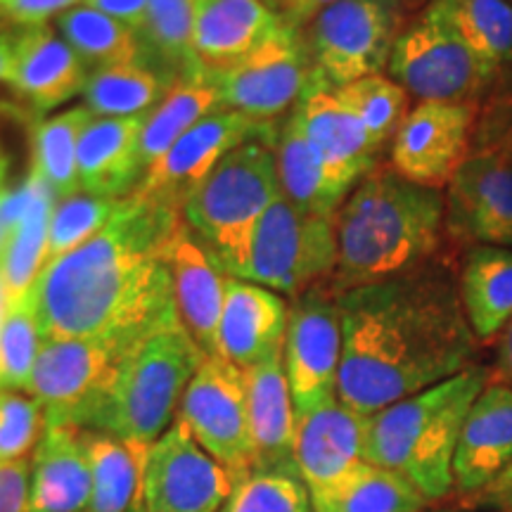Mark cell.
<instances>
[{"instance_id": "1", "label": "cell", "mask_w": 512, "mask_h": 512, "mask_svg": "<svg viewBox=\"0 0 512 512\" xmlns=\"http://www.w3.org/2000/svg\"><path fill=\"white\" fill-rule=\"evenodd\" d=\"M342 366L337 399L366 415L475 366L479 342L446 256L337 294Z\"/></svg>"}, {"instance_id": "2", "label": "cell", "mask_w": 512, "mask_h": 512, "mask_svg": "<svg viewBox=\"0 0 512 512\" xmlns=\"http://www.w3.org/2000/svg\"><path fill=\"white\" fill-rule=\"evenodd\" d=\"M185 226L181 207L124 197L107 226L38 275L29 304L43 339L138 342L178 320L169 249Z\"/></svg>"}, {"instance_id": "3", "label": "cell", "mask_w": 512, "mask_h": 512, "mask_svg": "<svg viewBox=\"0 0 512 512\" xmlns=\"http://www.w3.org/2000/svg\"><path fill=\"white\" fill-rule=\"evenodd\" d=\"M335 238V294L415 271L439 259L448 242L446 190L377 164L337 209Z\"/></svg>"}, {"instance_id": "4", "label": "cell", "mask_w": 512, "mask_h": 512, "mask_svg": "<svg viewBox=\"0 0 512 512\" xmlns=\"http://www.w3.org/2000/svg\"><path fill=\"white\" fill-rule=\"evenodd\" d=\"M489 382V368L472 366L370 415L363 458L411 482L427 503L444 501L465 418Z\"/></svg>"}, {"instance_id": "5", "label": "cell", "mask_w": 512, "mask_h": 512, "mask_svg": "<svg viewBox=\"0 0 512 512\" xmlns=\"http://www.w3.org/2000/svg\"><path fill=\"white\" fill-rule=\"evenodd\" d=\"M204 358L181 320L140 337L121 358L88 430L152 446L174 425L185 389Z\"/></svg>"}, {"instance_id": "6", "label": "cell", "mask_w": 512, "mask_h": 512, "mask_svg": "<svg viewBox=\"0 0 512 512\" xmlns=\"http://www.w3.org/2000/svg\"><path fill=\"white\" fill-rule=\"evenodd\" d=\"M280 195L273 145L252 140L211 171L185 204L183 216L190 233L226 278L242 280L254 230Z\"/></svg>"}, {"instance_id": "7", "label": "cell", "mask_w": 512, "mask_h": 512, "mask_svg": "<svg viewBox=\"0 0 512 512\" xmlns=\"http://www.w3.org/2000/svg\"><path fill=\"white\" fill-rule=\"evenodd\" d=\"M406 0H337L302 29L313 72L342 88L382 74L406 27Z\"/></svg>"}, {"instance_id": "8", "label": "cell", "mask_w": 512, "mask_h": 512, "mask_svg": "<svg viewBox=\"0 0 512 512\" xmlns=\"http://www.w3.org/2000/svg\"><path fill=\"white\" fill-rule=\"evenodd\" d=\"M335 266V216L306 214L280 195L254 230L242 280L297 297L330 280Z\"/></svg>"}, {"instance_id": "9", "label": "cell", "mask_w": 512, "mask_h": 512, "mask_svg": "<svg viewBox=\"0 0 512 512\" xmlns=\"http://www.w3.org/2000/svg\"><path fill=\"white\" fill-rule=\"evenodd\" d=\"M387 76L418 102H475L494 88L496 76L425 5L396 38Z\"/></svg>"}, {"instance_id": "10", "label": "cell", "mask_w": 512, "mask_h": 512, "mask_svg": "<svg viewBox=\"0 0 512 512\" xmlns=\"http://www.w3.org/2000/svg\"><path fill=\"white\" fill-rule=\"evenodd\" d=\"M131 344L110 337L43 339L27 392L41 403L46 425L88 430Z\"/></svg>"}, {"instance_id": "11", "label": "cell", "mask_w": 512, "mask_h": 512, "mask_svg": "<svg viewBox=\"0 0 512 512\" xmlns=\"http://www.w3.org/2000/svg\"><path fill=\"white\" fill-rule=\"evenodd\" d=\"M238 482L176 418L147 448L131 512H219Z\"/></svg>"}, {"instance_id": "12", "label": "cell", "mask_w": 512, "mask_h": 512, "mask_svg": "<svg viewBox=\"0 0 512 512\" xmlns=\"http://www.w3.org/2000/svg\"><path fill=\"white\" fill-rule=\"evenodd\" d=\"M313 79V62L302 31L285 27L245 60L202 76L214 88L221 110L264 124H280L302 100Z\"/></svg>"}, {"instance_id": "13", "label": "cell", "mask_w": 512, "mask_h": 512, "mask_svg": "<svg viewBox=\"0 0 512 512\" xmlns=\"http://www.w3.org/2000/svg\"><path fill=\"white\" fill-rule=\"evenodd\" d=\"M181 418L204 451L238 479L254 472L245 370L223 356H207L185 389Z\"/></svg>"}, {"instance_id": "14", "label": "cell", "mask_w": 512, "mask_h": 512, "mask_svg": "<svg viewBox=\"0 0 512 512\" xmlns=\"http://www.w3.org/2000/svg\"><path fill=\"white\" fill-rule=\"evenodd\" d=\"M283 361L297 415L337 399L342 318L330 280L292 297Z\"/></svg>"}, {"instance_id": "15", "label": "cell", "mask_w": 512, "mask_h": 512, "mask_svg": "<svg viewBox=\"0 0 512 512\" xmlns=\"http://www.w3.org/2000/svg\"><path fill=\"white\" fill-rule=\"evenodd\" d=\"M280 124H264L233 110L211 112L209 117L197 121L157 164L145 171L143 181L133 192L185 209L197 188L230 152L252 140L275 145Z\"/></svg>"}, {"instance_id": "16", "label": "cell", "mask_w": 512, "mask_h": 512, "mask_svg": "<svg viewBox=\"0 0 512 512\" xmlns=\"http://www.w3.org/2000/svg\"><path fill=\"white\" fill-rule=\"evenodd\" d=\"M475 102H418L389 143V166L408 181L444 190L472 155Z\"/></svg>"}, {"instance_id": "17", "label": "cell", "mask_w": 512, "mask_h": 512, "mask_svg": "<svg viewBox=\"0 0 512 512\" xmlns=\"http://www.w3.org/2000/svg\"><path fill=\"white\" fill-rule=\"evenodd\" d=\"M446 235L458 245L512 249V166L470 155L446 188Z\"/></svg>"}, {"instance_id": "18", "label": "cell", "mask_w": 512, "mask_h": 512, "mask_svg": "<svg viewBox=\"0 0 512 512\" xmlns=\"http://www.w3.org/2000/svg\"><path fill=\"white\" fill-rule=\"evenodd\" d=\"M294 112L323 162L351 188L380 164L377 157L382 147L375 145L358 114L339 95V88L318 79L316 72Z\"/></svg>"}, {"instance_id": "19", "label": "cell", "mask_w": 512, "mask_h": 512, "mask_svg": "<svg viewBox=\"0 0 512 512\" xmlns=\"http://www.w3.org/2000/svg\"><path fill=\"white\" fill-rule=\"evenodd\" d=\"M88 74L76 50L48 24L12 31L8 86L34 112L46 114L81 95Z\"/></svg>"}, {"instance_id": "20", "label": "cell", "mask_w": 512, "mask_h": 512, "mask_svg": "<svg viewBox=\"0 0 512 512\" xmlns=\"http://www.w3.org/2000/svg\"><path fill=\"white\" fill-rule=\"evenodd\" d=\"M510 465L512 387L505 382H489L472 403L460 432L453 458V489L475 501Z\"/></svg>"}, {"instance_id": "21", "label": "cell", "mask_w": 512, "mask_h": 512, "mask_svg": "<svg viewBox=\"0 0 512 512\" xmlns=\"http://www.w3.org/2000/svg\"><path fill=\"white\" fill-rule=\"evenodd\" d=\"M366 415L332 399L316 411L297 415L294 430V467L309 494L328 489L361 463L366 446Z\"/></svg>"}, {"instance_id": "22", "label": "cell", "mask_w": 512, "mask_h": 512, "mask_svg": "<svg viewBox=\"0 0 512 512\" xmlns=\"http://www.w3.org/2000/svg\"><path fill=\"white\" fill-rule=\"evenodd\" d=\"M290 304L268 287L226 280V302L219 323V356L242 370L283 354Z\"/></svg>"}, {"instance_id": "23", "label": "cell", "mask_w": 512, "mask_h": 512, "mask_svg": "<svg viewBox=\"0 0 512 512\" xmlns=\"http://www.w3.org/2000/svg\"><path fill=\"white\" fill-rule=\"evenodd\" d=\"M285 27L266 0H200L195 22V60L202 76L245 60Z\"/></svg>"}, {"instance_id": "24", "label": "cell", "mask_w": 512, "mask_h": 512, "mask_svg": "<svg viewBox=\"0 0 512 512\" xmlns=\"http://www.w3.org/2000/svg\"><path fill=\"white\" fill-rule=\"evenodd\" d=\"M93 491L86 430L46 425L31 456L27 512H83Z\"/></svg>"}, {"instance_id": "25", "label": "cell", "mask_w": 512, "mask_h": 512, "mask_svg": "<svg viewBox=\"0 0 512 512\" xmlns=\"http://www.w3.org/2000/svg\"><path fill=\"white\" fill-rule=\"evenodd\" d=\"M176 313L204 356H219V323L226 302V273L214 264L188 223L169 249Z\"/></svg>"}, {"instance_id": "26", "label": "cell", "mask_w": 512, "mask_h": 512, "mask_svg": "<svg viewBox=\"0 0 512 512\" xmlns=\"http://www.w3.org/2000/svg\"><path fill=\"white\" fill-rule=\"evenodd\" d=\"M245 377L254 472L290 470L294 467L297 411H294L283 354L245 370Z\"/></svg>"}, {"instance_id": "27", "label": "cell", "mask_w": 512, "mask_h": 512, "mask_svg": "<svg viewBox=\"0 0 512 512\" xmlns=\"http://www.w3.org/2000/svg\"><path fill=\"white\" fill-rule=\"evenodd\" d=\"M145 114L93 119L79 143V188L95 197L124 200L143 181L140 131Z\"/></svg>"}, {"instance_id": "28", "label": "cell", "mask_w": 512, "mask_h": 512, "mask_svg": "<svg viewBox=\"0 0 512 512\" xmlns=\"http://www.w3.org/2000/svg\"><path fill=\"white\" fill-rule=\"evenodd\" d=\"M273 150L285 200H290L294 207L306 214L335 216L354 188L337 174H332L330 166L311 145L294 110L280 124Z\"/></svg>"}, {"instance_id": "29", "label": "cell", "mask_w": 512, "mask_h": 512, "mask_svg": "<svg viewBox=\"0 0 512 512\" xmlns=\"http://www.w3.org/2000/svg\"><path fill=\"white\" fill-rule=\"evenodd\" d=\"M458 290L477 342L501 337L512 320V249L467 247L458 268Z\"/></svg>"}, {"instance_id": "30", "label": "cell", "mask_w": 512, "mask_h": 512, "mask_svg": "<svg viewBox=\"0 0 512 512\" xmlns=\"http://www.w3.org/2000/svg\"><path fill=\"white\" fill-rule=\"evenodd\" d=\"M29 204L24 216L10 230L3 254H0V283L5 306L24 304L34 290L38 275L46 268L48 226L57 197L36 174L27 176Z\"/></svg>"}, {"instance_id": "31", "label": "cell", "mask_w": 512, "mask_h": 512, "mask_svg": "<svg viewBox=\"0 0 512 512\" xmlns=\"http://www.w3.org/2000/svg\"><path fill=\"white\" fill-rule=\"evenodd\" d=\"M200 0H147L145 24L140 29L143 64L174 83L202 81L195 60V22Z\"/></svg>"}, {"instance_id": "32", "label": "cell", "mask_w": 512, "mask_h": 512, "mask_svg": "<svg viewBox=\"0 0 512 512\" xmlns=\"http://www.w3.org/2000/svg\"><path fill=\"white\" fill-rule=\"evenodd\" d=\"M427 5L496 79L512 67L510 0H430Z\"/></svg>"}, {"instance_id": "33", "label": "cell", "mask_w": 512, "mask_h": 512, "mask_svg": "<svg viewBox=\"0 0 512 512\" xmlns=\"http://www.w3.org/2000/svg\"><path fill=\"white\" fill-rule=\"evenodd\" d=\"M425 505L411 482L368 460L328 489L311 494L313 512H422Z\"/></svg>"}, {"instance_id": "34", "label": "cell", "mask_w": 512, "mask_h": 512, "mask_svg": "<svg viewBox=\"0 0 512 512\" xmlns=\"http://www.w3.org/2000/svg\"><path fill=\"white\" fill-rule=\"evenodd\" d=\"M174 81L143 62L93 69L83 86V105L95 119L138 117L155 110L171 91Z\"/></svg>"}, {"instance_id": "35", "label": "cell", "mask_w": 512, "mask_h": 512, "mask_svg": "<svg viewBox=\"0 0 512 512\" xmlns=\"http://www.w3.org/2000/svg\"><path fill=\"white\" fill-rule=\"evenodd\" d=\"M95 117L86 105L69 107L38 121L31 145V174L53 190L57 200L72 197L79 188V143Z\"/></svg>"}, {"instance_id": "36", "label": "cell", "mask_w": 512, "mask_h": 512, "mask_svg": "<svg viewBox=\"0 0 512 512\" xmlns=\"http://www.w3.org/2000/svg\"><path fill=\"white\" fill-rule=\"evenodd\" d=\"M88 460H91V503L88 512H131L136 498L140 470L147 448L121 441L112 434L86 430Z\"/></svg>"}, {"instance_id": "37", "label": "cell", "mask_w": 512, "mask_h": 512, "mask_svg": "<svg viewBox=\"0 0 512 512\" xmlns=\"http://www.w3.org/2000/svg\"><path fill=\"white\" fill-rule=\"evenodd\" d=\"M221 110L214 88L204 81H178L166 93L155 110L145 114L140 131V164L143 176L152 164H157L166 152L190 131L197 121Z\"/></svg>"}, {"instance_id": "38", "label": "cell", "mask_w": 512, "mask_h": 512, "mask_svg": "<svg viewBox=\"0 0 512 512\" xmlns=\"http://www.w3.org/2000/svg\"><path fill=\"white\" fill-rule=\"evenodd\" d=\"M55 22L60 36L76 50L86 67L105 69L143 62L136 31L98 10L79 5Z\"/></svg>"}, {"instance_id": "39", "label": "cell", "mask_w": 512, "mask_h": 512, "mask_svg": "<svg viewBox=\"0 0 512 512\" xmlns=\"http://www.w3.org/2000/svg\"><path fill=\"white\" fill-rule=\"evenodd\" d=\"M339 95L358 114L377 147L392 143L401 121L411 112V95L384 74L363 76L339 88Z\"/></svg>"}, {"instance_id": "40", "label": "cell", "mask_w": 512, "mask_h": 512, "mask_svg": "<svg viewBox=\"0 0 512 512\" xmlns=\"http://www.w3.org/2000/svg\"><path fill=\"white\" fill-rule=\"evenodd\" d=\"M119 202L121 200H112V197L88 195V192H76L72 197L57 200L48 226L46 266L95 238L112 219Z\"/></svg>"}, {"instance_id": "41", "label": "cell", "mask_w": 512, "mask_h": 512, "mask_svg": "<svg viewBox=\"0 0 512 512\" xmlns=\"http://www.w3.org/2000/svg\"><path fill=\"white\" fill-rule=\"evenodd\" d=\"M219 512H313L311 494L297 467L252 472L240 479Z\"/></svg>"}, {"instance_id": "42", "label": "cell", "mask_w": 512, "mask_h": 512, "mask_svg": "<svg viewBox=\"0 0 512 512\" xmlns=\"http://www.w3.org/2000/svg\"><path fill=\"white\" fill-rule=\"evenodd\" d=\"M41 344L43 332L29 299L24 304L5 306L0 323V392L27 389Z\"/></svg>"}, {"instance_id": "43", "label": "cell", "mask_w": 512, "mask_h": 512, "mask_svg": "<svg viewBox=\"0 0 512 512\" xmlns=\"http://www.w3.org/2000/svg\"><path fill=\"white\" fill-rule=\"evenodd\" d=\"M46 430V413L34 396L0 392V463L27 460Z\"/></svg>"}, {"instance_id": "44", "label": "cell", "mask_w": 512, "mask_h": 512, "mask_svg": "<svg viewBox=\"0 0 512 512\" xmlns=\"http://www.w3.org/2000/svg\"><path fill=\"white\" fill-rule=\"evenodd\" d=\"M472 155H494L512 166V91L489 93L479 102Z\"/></svg>"}, {"instance_id": "45", "label": "cell", "mask_w": 512, "mask_h": 512, "mask_svg": "<svg viewBox=\"0 0 512 512\" xmlns=\"http://www.w3.org/2000/svg\"><path fill=\"white\" fill-rule=\"evenodd\" d=\"M83 0H3L0 19L12 27H38L57 19L64 12L79 8Z\"/></svg>"}, {"instance_id": "46", "label": "cell", "mask_w": 512, "mask_h": 512, "mask_svg": "<svg viewBox=\"0 0 512 512\" xmlns=\"http://www.w3.org/2000/svg\"><path fill=\"white\" fill-rule=\"evenodd\" d=\"M29 477V460L0 463V512H27Z\"/></svg>"}, {"instance_id": "47", "label": "cell", "mask_w": 512, "mask_h": 512, "mask_svg": "<svg viewBox=\"0 0 512 512\" xmlns=\"http://www.w3.org/2000/svg\"><path fill=\"white\" fill-rule=\"evenodd\" d=\"M81 5L117 19V22L126 24V27L136 31V34H140V29H143L145 24L147 0H83Z\"/></svg>"}, {"instance_id": "48", "label": "cell", "mask_w": 512, "mask_h": 512, "mask_svg": "<svg viewBox=\"0 0 512 512\" xmlns=\"http://www.w3.org/2000/svg\"><path fill=\"white\" fill-rule=\"evenodd\" d=\"M332 3H337V0H278L273 10L283 17L287 27L302 31L320 10L330 8Z\"/></svg>"}, {"instance_id": "49", "label": "cell", "mask_w": 512, "mask_h": 512, "mask_svg": "<svg viewBox=\"0 0 512 512\" xmlns=\"http://www.w3.org/2000/svg\"><path fill=\"white\" fill-rule=\"evenodd\" d=\"M475 501L477 505H486V508H494L498 512H512V465Z\"/></svg>"}, {"instance_id": "50", "label": "cell", "mask_w": 512, "mask_h": 512, "mask_svg": "<svg viewBox=\"0 0 512 512\" xmlns=\"http://www.w3.org/2000/svg\"><path fill=\"white\" fill-rule=\"evenodd\" d=\"M496 370L501 382L512 387V320L505 325V330L498 337V354H496Z\"/></svg>"}, {"instance_id": "51", "label": "cell", "mask_w": 512, "mask_h": 512, "mask_svg": "<svg viewBox=\"0 0 512 512\" xmlns=\"http://www.w3.org/2000/svg\"><path fill=\"white\" fill-rule=\"evenodd\" d=\"M12 64V31L0 36V83H8Z\"/></svg>"}, {"instance_id": "52", "label": "cell", "mask_w": 512, "mask_h": 512, "mask_svg": "<svg viewBox=\"0 0 512 512\" xmlns=\"http://www.w3.org/2000/svg\"><path fill=\"white\" fill-rule=\"evenodd\" d=\"M8 228L3 226V223H0V254H3V247H5V242H8Z\"/></svg>"}, {"instance_id": "53", "label": "cell", "mask_w": 512, "mask_h": 512, "mask_svg": "<svg viewBox=\"0 0 512 512\" xmlns=\"http://www.w3.org/2000/svg\"><path fill=\"white\" fill-rule=\"evenodd\" d=\"M5 316V292H3V283H0V323H3Z\"/></svg>"}, {"instance_id": "54", "label": "cell", "mask_w": 512, "mask_h": 512, "mask_svg": "<svg viewBox=\"0 0 512 512\" xmlns=\"http://www.w3.org/2000/svg\"><path fill=\"white\" fill-rule=\"evenodd\" d=\"M432 512H475V510H432Z\"/></svg>"}, {"instance_id": "55", "label": "cell", "mask_w": 512, "mask_h": 512, "mask_svg": "<svg viewBox=\"0 0 512 512\" xmlns=\"http://www.w3.org/2000/svg\"><path fill=\"white\" fill-rule=\"evenodd\" d=\"M266 3H268V5H271V8H273V5H275V3H278V0H266Z\"/></svg>"}, {"instance_id": "56", "label": "cell", "mask_w": 512, "mask_h": 512, "mask_svg": "<svg viewBox=\"0 0 512 512\" xmlns=\"http://www.w3.org/2000/svg\"><path fill=\"white\" fill-rule=\"evenodd\" d=\"M0 3H3V0H0Z\"/></svg>"}, {"instance_id": "57", "label": "cell", "mask_w": 512, "mask_h": 512, "mask_svg": "<svg viewBox=\"0 0 512 512\" xmlns=\"http://www.w3.org/2000/svg\"><path fill=\"white\" fill-rule=\"evenodd\" d=\"M510 3H512V0H510Z\"/></svg>"}]
</instances>
